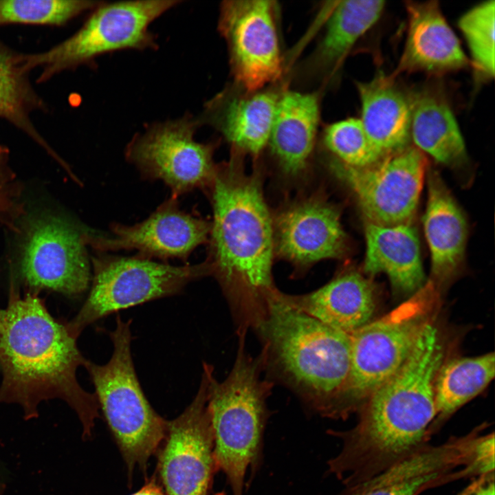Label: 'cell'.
<instances>
[{
    "mask_svg": "<svg viewBox=\"0 0 495 495\" xmlns=\"http://www.w3.org/2000/svg\"><path fill=\"white\" fill-rule=\"evenodd\" d=\"M445 347L432 320L421 331L399 369L378 387L346 430H329L342 441L335 470L360 482L382 472L428 443L436 417L434 382Z\"/></svg>",
    "mask_w": 495,
    "mask_h": 495,
    "instance_id": "obj_1",
    "label": "cell"
},
{
    "mask_svg": "<svg viewBox=\"0 0 495 495\" xmlns=\"http://www.w3.org/2000/svg\"><path fill=\"white\" fill-rule=\"evenodd\" d=\"M85 359L65 325L49 314L37 294L21 298L14 289L0 310V404L20 405L26 420L38 416L41 402L60 399L78 415L89 437L99 417L95 394L78 382Z\"/></svg>",
    "mask_w": 495,
    "mask_h": 495,
    "instance_id": "obj_2",
    "label": "cell"
},
{
    "mask_svg": "<svg viewBox=\"0 0 495 495\" xmlns=\"http://www.w3.org/2000/svg\"><path fill=\"white\" fill-rule=\"evenodd\" d=\"M210 187L211 275L223 290L237 330L254 329L277 290L272 275L274 228L260 181L230 164L217 167Z\"/></svg>",
    "mask_w": 495,
    "mask_h": 495,
    "instance_id": "obj_3",
    "label": "cell"
},
{
    "mask_svg": "<svg viewBox=\"0 0 495 495\" xmlns=\"http://www.w3.org/2000/svg\"><path fill=\"white\" fill-rule=\"evenodd\" d=\"M254 330L265 368L276 370L311 410L330 418L349 371L351 335L292 305L278 289Z\"/></svg>",
    "mask_w": 495,
    "mask_h": 495,
    "instance_id": "obj_4",
    "label": "cell"
},
{
    "mask_svg": "<svg viewBox=\"0 0 495 495\" xmlns=\"http://www.w3.org/2000/svg\"><path fill=\"white\" fill-rule=\"evenodd\" d=\"M247 331H237L238 349L231 371L222 382L210 372L207 407L216 468L226 475L232 495H243L248 473L261 462L269 411L267 399L274 384L264 379L263 349L253 358L245 347Z\"/></svg>",
    "mask_w": 495,
    "mask_h": 495,
    "instance_id": "obj_5",
    "label": "cell"
},
{
    "mask_svg": "<svg viewBox=\"0 0 495 495\" xmlns=\"http://www.w3.org/2000/svg\"><path fill=\"white\" fill-rule=\"evenodd\" d=\"M437 287L430 280L396 308L351 335L350 367L331 419L359 412L369 396L402 366L424 328L434 319Z\"/></svg>",
    "mask_w": 495,
    "mask_h": 495,
    "instance_id": "obj_6",
    "label": "cell"
},
{
    "mask_svg": "<svg viewBox=\"0 0 495 495\" xmlns=\"http://www.w3.org/2000/svg\"><path fill=\"white\" fill-rule=\"evenodd\" d=\"M131 322L118 315L116 327L109 332L113 351L108 362L98 365L86 360L83 364L129 473L136 465L146 468L167 429V421L153 408L137 377L131 355Z\"/></svg>",
    "mask_w": 495,
    "mask_h": 495,
    "instance_id": "obj_7",
    "label": "cell"
},
{
    "mask_svg": "<svg viewBox=\"0 0 495 495\" xmlns=\"http://www.w3.org/2000/svg\"><path fill=\"white\" fill-rule=\"evenodd\" d=\"M181 3L180 0L102 1L68 38L46 51L21 54L23 67L28 72L39 69L38 80L44 82L109 53L155 50L157 43L151 25Z\"/></svg>",
    "mask_w": 495,
    "mask_h": 495,
    "instance_id": "obj_8",
    "label": "cell"
},
{
    "mask_svg": "<svg viewBox=\"0 0 495 495\" xmlns=\"http://www.w3.org/2000/svg\"><path fill=\"white\" fill-rule=\"evenodd\" d=\"M92 262L90 292L77 315L65 325L76 340L86 327L108 315L177 294L189 283L212 274L208 261L174 266L142 256L100 255Z\"/></svg>",
    "mask_w": 495,
    "mask_h": 495,
    "instance_id": "obj_9",
    "label": "cell"
},
{
    "mask_svg": "<svg viewBox=\"0 0 495 495\" xmlns=\"http://www.w3.org/2000/svg\"><path fill=\"white\" fill-rule=\"evenodd\" d=\"M201 126L198 117L188 113L150 124L127 144L126 159L143 177L164 182L175 198L210 186L217 168L215 145L195 140Z\"/></svg>",
    "mask_w": 495,
    "mask_h": 495,
    "instance_id": "obj_10",
    "label": "cell"
},
{
    "mask_svg": "<svg viewBox=\"0 0 495 495\" xmlns=\"http://www.w3.org/2000/svg\"><path fill=\"white\" fill-rule=\"evenodd\" d=\"M276 1H224L217 28L225 40L235 85L247 91L263 89L282 76L283 59Z\"/></svg>",
    "mask_w": 495,
    "mask_h": 495,
    "instance_id": "obj_11",
    "label": "cell"
},
{
    "mask_svg": "<svg viewBox=\"0 0 495 495\" xmlns=\"http://www.w3.org/2000/svg\"><path fill=\"white\" fill-rule=\"evenodd\" d=\"M331 166L355 194L367 222L385 226L410 223L426 168V158L417 148L408 145L364 168L336 159Z\"/></svg>",
    "mask_w": 495,
    "mask_h": 495,
    "instance_id": "obj_12",
    "label": "cell"
},
{
    "mask_svg": "<svg viewBox=\"0 0 495 495\" xmlns=\"http://www.w3.org/2000/svg\"><path fill=\"white\" fill-rule=\"evenodd\" d=\"M212 365L204 362L198 391L177 418L167 421L157 471L166 495H208L216 468L207 407Z\"/></svg>",
    "mask_w": 495,
    "mask_h": 495,
    "instance_id": "obj_13",
    "label": "cell"
},
{
    "mask_svg": "<svg viewBox=\"0 0 495 495\" xmlns=\"http://www.w3.org/2000/svg\"><path fill=\"white\" fill-rule=\"evenodd\" d=\"M21 270L32 289H50L69 296L83 293L91 280L84 235L61 218L34 219L23 241Z\"/></svg>",
    "mask_w": 495,
    "mask_h": 495,
    "instance_id": "obj_14",
    "label": "cell"
},
{
    "mask_svg": "<svg viewBox=\"0 0 495 495\" xmlns=\"http://www.w3.org/2000/svg\"><path fill=\"white\" fill-rule=\"evenodd\" d=\"M475 437L472 430L440 445L427 443L374 476L345 486L338 495H419L459 479L472 478L468 468Z\"/></svg>",
    "mask_w": 495,
    "mask_h": 495,
    "instance_id": "obj_15",
    "label": "cell"
},
{
    "mask_svg": "<svg viewBox=\"0 0 495 495\" xmlns=\"http://www.w3.org/2000/svg\"><path fill=\"white\" fill-rule=\"evenodd\" d=\"M111 229V237L84 235L85 244L100 251L136 250L147 258L186 260L206 241L211 223L182 211L171 197L144 221L132 226L114 223Z\"/></svg>",
    "mask_w": 495,
    "mask_h": 495,
    "instance_id": "obj_16",
    "label": "cell"
},
{
    "mask_svg": "<svg viewBox=\"0 0 495 495\" xmlns=\"http://www.w3.org/2000/svg\"><path fill=\"white\" fill-rule=\"evenodd\" d=\"M274 226V251L296 265L341 258L346 252L340 212L324 200L294 204L278 215Z\"/></svg>",
    "mask_w": 495,
    "mask_h": 495,
    "instance_id": "obj_17",
    "label": "cell"
},
{
    "mask_svg": "<svg viewBox=\"0 0 495 495\" xmlns=\"http://www.w3.org/2000/svg\"><path fill=\"white\" fill-rule=\"evenodd\" d=\"M407 36L396 69L441 75L461 69L469 64L459 41L448 25L437 1L405 2Z\"/></svg>",
    "mask_w": 495,
    "mask_h": 495,
    "instance_id": "obj_18",
    "label": "cell"
},
{
    "mask_svg": "<svg viewBox=\"0 0 495 495\" xmlns=\"http://www.w3.org/2000/svg\"><path fill=\"white\" fill-rule=\"evenodd\" d=\"M238 88V94L232 86L216 95L197 117L201 126H213L234 148L257 155L268 144L280 94Z\"/></svg>",
    "mask_w": 495,
    "mask_h": 495,
    "instance_id": "obj_19",
    "label": "cell"
},
{
    "mask_svg": "<svg viewBox=\"0 0 495 495\" xmlns=\"http://www.w3.org/2000/svg\"><path fill=\"white\" fill-rule=\"evenodd\" d=\"M283 296L292 305L325 324L351 335L371 320L376 307L372 283L349 270L311 292Z\"/></svg>",
    "mask_w": 495,
    "mask_h": 495,
    "instance_id": "obj_20",
    "label": "cell"
},
{
    "mask_svg": "<svg viewBox=\"0 0 495 495\" xmlns=\"http://www.w3.org/2000/svg\"><path fill=\"white\" fill-rule=\"evenodd\" d=\"M423 223L431 255V280L437 286L450 280L463 264L468 225L461 208L434 170L428 177Z\"/></svg>",
    "mask_w": 495,
    "mask_h": 495,
    "instance_id": "obj_21",
    "label": "cell"
},
{
    "mask_svg": "<svg viewBox=\"0 0 495 495\" xmlns=\"http://www.w3.org/2000/svg\"><path fill=\"white\" fill-rule=\"evenodd\" d=\"M364 233L366 273H384L394 290L403 294L412 295L424 285L419 240L414 226H385L366 221Z\"/></svg>",
    "mask_w": 495,
    "mask_h": 495,
    "instance_id": "obj_22",
    "label": "cell"
},
{
    "mask_svg": "<svg viewBox=\"0 0 495 495\" xmlns=\"http://www.w3.org/2000/svg\"><path fill=\"white\" fill-rule=\"evenodd\" d=\"M362 117L371 142L385 156L408 146L410 138L411 99L396 77L379 73L368 82H358Z\"/></svg>",
    "mask_w": 495,
    "mask_h": 495,
    "instance_id": "obj_23",
    "label": "cell"
},
{
    "mask_svg": "<svg viewBox=\"0 0 495 495\" xmlns=\"http://www.w3.org/2000/svg\"><path fill=\"white\" fill-rule=\"evenodd\" d=\"M319 95L285 90L279 95L268 143L284 170H302L313 151L320 124Z\"/></svg>",
    "mask_w": 495,
    "mask_h": 495,
    "instance_id": "obj_24",
    "label": "cell"
},
{
    "mask_svg": "<svg viewBox=\"0 0 495 495\" xmlns=\"http://www.w3.org/2000/svg\"><path fill=\"white\" fill-rule=\"evenodd\" d=\"M323 37L306 60L305 72L317 79L330 78L349 51L380 18L384 1H340L334 3Z\"/></svg>",
    "mask_w": 495,
    "mask_h": 495,
    "instance_id": "obj_25",
    "label": "cell"
},
{
    "mask_svg": "<svg viewBox=\"0 0 495 495\" xmlns=\"http://www.w3.org/2000/svg\"><path fill=\"white\" fill-rule=\"evenodd\" d=\"M410 138L419 151L449 166L467 160L465 142L451 107L439 88L410 95Z\"/></svg>",
    "mask_w": 495,
    "mask_h": 495,
    "instance_id": "obj_26",
    "label": "cell"
},
{
    "mask_svg": "<svg viewBox=\"0 0 495 495\" xmlns=\"http://www.w3.org/2000/svg\"><path fill=\"white\" fill-rule=\"evenodd\" d=\"M494 375V353L443 362L434 382L436 417L428 430L430 437L460 407L481 393Z\"/></svg>",
    "mask_w": 495,
    "mask_h": 495,
    "instance_id": "obj_27",
    "label": "cell"
},
{
    "mask_svg": "<svg viewBox=\"0 0 495 495\" xmlns=\"http://www.w3.org/2000/svg\"><path fill=\"white\" fill-rule=\"evenodd\" d=\"M23 67L20 54L0 41V118L25 132L55 158L58 155L40 135L31 119L45 104L34 91ZM59 160V158L58 159Z\"/></svg>",
    "mask_w": 495,
    "mask_h": 495,
    "instance_id": "obj_28",
    "label": "cell"
},
{
    "mask_svg": "<svg viewBox=\"0 0 495 495\" xmlns=\"http://www.w3.org/2000/svg\"><path fill=\"white\" fill-rule=\"evenodd\" d=\"M102 1L0 0V25H61L91 11Z\"/></svg>",
    "mask_w": 495,
    "mask_h": 495,
    "instance_id": "obj_29",
    "label": "cell"
},
{
    "mask_svg": "<svg viewBox=\"0 0 495 495\" xmlns=\"http://www.w3.org/2000/svg\"><path fill=\"white\" fill-rule=\"evenodd\" d=\"M494 1L483 2L466 12L458 25L470 54L478 77L494 76Z\"/></svg>",
    "mask_w": 495,
    "mask_h": 495,
    "instance_id": "obj_30",
    "label": "cell"
},
{
    "mask_svg": "<svg viewBox=\"0 0 495 495\" xmlns=\"http://www.w3.org/2000/svg\"><path fill=\"white\" fill-rule=\"evenodd\" d=\"M323 143L336 160L354 168L369 166L384 157L358 118H350L326 126Z\"/></svg>",
    "mask_w": 495,
    "mask_h": 495,
    "instance_id": "obj_31",
    "label": "cell"
},
{
    "mask_svg": "<svg viewBox=\"0 0 495 495\" xmlns=\"http://www.w3.org/2000/svg\"><path fill=\"white\" fill-rule=\"evenodd\" d=\"M8 160V148L0 146V221L11 226L22 208L19 201L21 188Z\"/></svg>",
    "mask_w": 495,
    "mask_h": 495,
    "instance_id": "obj_32",
    "label": "cell"
},
{
    "mask_svg": "<svg viewBox=\"0 0 495 495\" xmlns=\"http://www.w3.org/2000/svg\"><path fill=\"white\" fill-rule=\"evenodd\" d=\"M494 472L474 478L472 482L457 495H495Z\"/></svg>",
    "mask_w": 495,
    "mask_h": 495,
    "instance_id": "obj_33",
    "label": "cell"
},
{
    "mask_svg": "<svg viewBox=\"0 0 495 495\" xmlns=\"http://www.w3.org/2000/svg\"><path fill=\"white\" fill-rule=\"evenodd\" d=\"M131 495H166L162 486L155 479L148 481L138 491Z\"/></svg>",
    "mask_w": 495,
    "mask_h": 495,
    "instance_id": "obj_34",
    "label": "cell"
},
{
    "mask_svg": "<svg viewBox=\"0 0 495 495\" xmlns=\"http://www.w3.org/2000/svg\"><path fill=\"white\" fill-rule=\"evenodd\" d=\"M478 427L481 429V432H480V434H481V433L483 432V430H485V424H484V425L483 424V425H481V426H479ZM479 434H478V436H479ZM477 438H478V437H477ZM474 448H475V446H474ZM475 468V467H474V461H473V465H472V472L474 473V478H475L476 472H475V468Z\"/></svg>",
    "mask_w": 495,
    "mask_h": 495,
    "instance_id": "obj_35",
    "label": "cell"
},
{
    "mask_svg": "<svg viewBox=\"0 0 495 495\" xmlns=\"http://www.w3.org/2000/svg\"><path fill=\"white\" fill-rule=\"evenodd\" d=\"M3 488L2 487V485L0 484V495H2Z\"/></svg>",
    "mask_w": 495,
    "mask_h": 495,
    "instance_id": "obj_36",
    "label": "cell"
}]
</instances>
